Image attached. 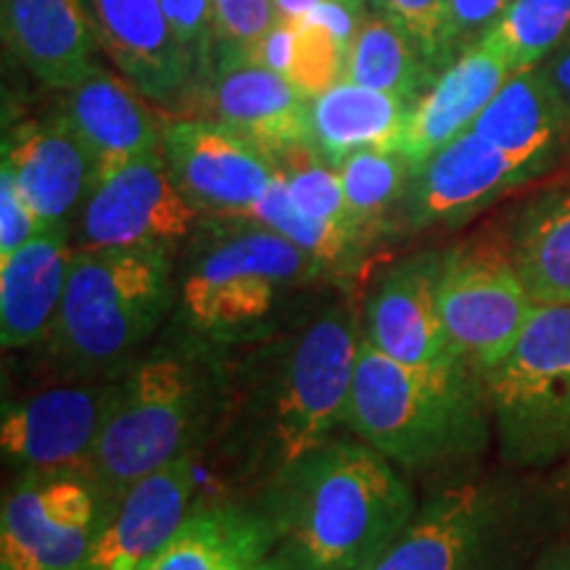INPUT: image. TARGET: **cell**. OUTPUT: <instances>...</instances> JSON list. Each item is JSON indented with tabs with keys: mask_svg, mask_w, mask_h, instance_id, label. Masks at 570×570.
Masks as SVG:
<instances>
[{
	"mask_svg": "<svg viewBox=\"0 0 570 570\" xmlns=\"http://www.w3.org/2000/svg\"><path fill=\"white\" fill-rule=\"evenodd\" d=\"M439 306L452 352L483 381L537 309L512 259L510 230H483L444 248Z\"/></svg>",
	"mask_w": 570,
	"mask_h": 570,
	"instance_id": "9",
	"label": "cell"
},
{
	"mask_svg": "<svg viewBox=\"0 0 570 570\" xmlns=\"http://www.w3.org/2000/svg\"><path fill=\"white\" fill-rule=\"evenodd\" d=\"M412 104L352 80L309 101V146L338 167L346 156L362 148H394L407 122Z\"/></svg>",
	"mask_w": 570,
	"mask_h": 570,
	"instance_id": "25",
	"label": "cell"
},
{
	"mask_svg": "<svg viewBox=\"0 0 570 570\" xmlns=\"http://www.w3.org/2000/svg\"><path fill=\"white\" fill-rule=\"evenodd\" d=\"M42 225H71L92 183V161L61 111L3 135V167Z\"/></svg>",
	"mask_w": 570,
	"mask_h": 570,
	"instance_id": "18",
	"label": "cell"
},
{
	"mask_svg": "<svg viewBox=\"0 0 570 570\" xmlns=\"http://www.w3.org/2000/svg\"><path fill=\"white\" fill-rule=\"evenodd\" d=\"M441 259L444 252L439 248H420L391 262L365 296L362 336L402 365L458 373L468 367L452 352L441 320Z\"/></svg>",
	"mask_w": 570,
	"mask_h": 570,
	"instance_id": "13",
	"label": "cell"
},
{
	"mask_svg": "<svg viewBox=\"0 0 570 570\" xmlns=\"http://www.w3.org/2000/svg\"><path fill=\"white\" fill-rule=\"evenodd\" d=\"M227 377L219 344L188 325L114 375L90 470L92 487L109 508L135 481L194 454L227 407Z\"/></svg>",
	"mask_w": 570,
	"mask_h": 570,
	"instance_id": "3",
	"label": "cell"
},
{
	"mask_svg": "<svg viewBox=\"0 0 570 570\" xmlns=\"http://www.w3.org/2000/svg\"><path fill=\"white\" fill-rule=\"evenodd\" d=\"M510 75L515 71L508 56L497 51L491 42L481 40L458 61L449 63L431 88L417 98L399 135L396 151L420 167L428 156L473 127L479 114L487 109V104Z\"/></svg>",
	"mask_w": 570,
	"mask_h": 570,
	"instance_id": "21",
	"label": "cell"
},
{
	"mask_svg": "<svg viewBox=\"0 0 570 570\" xmlns=\"http://www.w3.org/2000/svg\"><path fill=\"white\" fill-rule=\"evenodd\" d=\"M273 547V520L262 504L217 502L190 510L142 570H252Z\"/></svg>",
	"mask_w": 570,
	"mask_h": 570,
	"instance_id": "24",
	"label": "cell"
},
{
	"mask_svg": "<svg viewBox=\"0 0 570 570\" xmlns=\"http://www.w3.org/2000/svg\"><path fill=\"white\" fill-rule=\"evenodd\" d=\"M373 11L394 21L415 42L436 75L452 61L449 53V6L446 0H370Z\"/></svg>",
	"mask_w": 570,
	"mask_h": 570,
	"instance_id": "34",
	"label": "cell"
},
{
	"mask_svg": "<svg viewBox=\"0 0 570 570\" xmlns=\"http://www.w3.org/2000/svg\"><path fill=\"white\" fill-rule=\"evenodd\" d=\"M114 377L59 381L3 399L0 446L24 475H88L96 458Z\"/></svg>",
	"mask_w": 570,
	"mask_h": 570,
	"instance_id": "11",
	"label": "cell"
},
{
	"mask_svg": "<svg viewBox=\"0 0 570 570\" xmlns=\"http://www.w3.org/2000/svg\"><path fill=\"white\" fill-rule=\"evenodd\" d=\"M6 3H9V0H0V9H3V6H6Z\"/></svg>",
	"mask_w": 570,
	"mask_h": 570,
	"instance_id": "44",
	"label": "cell"
},
{
	"mask_svg": "<svg viewBox=\"0 0 570 570\" xmlns=\"http://www.w3.org/2000/svg\"><path fill=\"white\" fill-rule=\"evenodd\" d=\"M348 217L367 244L386 230L391 214L402 212L415 164L394 148H362L338 164Z\"/></svg>",
	"mask_w": 570,
	"mask_h": 570,
	"instance_id": "29",
	"label": "cell"
},
{
	"mask_svg": "<svg viewBox=\"0 0 570 570\" xmlns=\"http://www.w3.org/2000/svg\"><path fill=\"white\" fill-rule=\"evenodd\" d=\"M294 46H296V27L291 24H277L269 30L265 38L259 40V46L254 48L252 59L254 63H259V67L265 69H273L277 75H288L291 69V61H294Z\"/></svg>",
	"mask_w": 570,
	"mask_h": 570,
	"instance_id": "39",
	"label": "cell"
},
{
	"mask_svg": "<svg viewBox=\"0 0 570 570\" xmlns=\"http://www.w3.org/2000/svg\"><path fill=\"white\" fill-rule=\"evenodd\" d=\"M169 175L206 217H248L275 183L269 154L214 119H169L161 125Z\"/></svg>",
	"mask_w": 570,
	"mask_h": 570,
	"instance_id": "14",
	"label": "cell"
},
{
	"mask_svg": "<svg viewBox=\"0 0 570 570\" xmlns=\"http://www.w3.org/2000/svg\"><path fill=\"white\" fill-rule=\"evenodd\" d=\"M71 254V225H48L0 259V341L6 348H32L51 336Z\"/></svg>",
	"mask_w": 570,
	"mask_h": 570,
	"instance_id": "22",
	"label": "cell"
},
{
	"mask_svg": "<svg viewBox=\"0 0 570 570\" xmlns=\"http://www.w3.org/2000/svg\"><path fill=\"white\" fill-rule=\"evenodd\" d=\"M570 35V0H512L487 42L508 56L512 71L539 67Z\"/></svg>",
	"mask_w": 570,
	"mask_h": 570,
	"instance_id": "31",
	"label": "cell"
},
{
	"mask_svg": "<svg viewBox=\"0 0 570 570\" xmlns=\"http://www.w3.org/2000/svg\"><path fill=\"white\" fill-rule=\"evenodd\" d=\"M346 428L399 470L425 475L473 462L494 425L479 375L402 365L362 336Z\"/></svg>",
	"mask_w": 570,
	"mask_h": 570,
	"instance_id": "5",
	"label": "cell"
},
{
	"mask_svg": "<svg viewBox=\"0 0 570 570\" xmlns=\"http://www.w3.org/2000/svg\"><path fill=\"white\" fill-rule=\"evenodd\" d=\"M449 6V53L458 61L494 30L512 0H446Z\"/></svg>",
	"mask_w": 570,
	"mask_h": 570,
	"instance_id": "37",
	"label": "cell"
},
{
	"mask_svg": "<svg viewBox=\"0 0 570 570\" xmlns=\"http://www.w3.org/2000/svg\"><path fill=\"white\" fill-rule=\"evenodd\" d=\"M3 40L42 85L69 90L98 67L96 21L82 0H9Z\"/></svg>",
	"mask_w": 570,
	"mask_h": 570,
	"instance_id": "23",
	"label": "cell"
},
{
	"mask_svg": "<svg viewBox=\"0 0 570 570\" xmlns=\"http://www.w3.org/2000/svg\"><path fill=\"white\" fill-rule=\"evenodd\" d=\"M194 454L135 481L106 512L80 570H142L194 510Z\"/></svg>",
	"mask_w": 570,
	"mask_h": 570,
	"instance_id": "17",
	"label": "cell"
},
{
	"mask_svg": "<svg viewBox=\"0 0 570 570\" xmlns=\"http://www.w3.org/2000/svg\"><path fill=\"white\" fill-rule=\"evenodd\" d=\"M248 217L273 227L275 233H281L283 238H288L291 244H296L302 252L309 254L312 259L320 262L327 277L352 273L356 262H360V252L365 248L354 227L327 223V219H317L298 212L291 204L288 194H285L281 177H275V183L269 185L267 194L248 212Z\"/></svg>",
	"mask_w": 570,
	"mask_h": 570,
	"instance_id": "30",
	"label": "cell"
},
{
	"mask_svg": "<svg viewBox=\"0 0 570 570\" xmlns=\"http://www.w3.org/2000/svg\"><path fill=\"white\" fill-rule=\"evenodd\" d=\"M175 254L167 246L71 254L59 317L46 341L56 377H114L151 346L177 306Z\"/></svg>",
	"mask_w": 570,
	"mask_h": 570,
	"instance_id": "4",
	"label": "cell"
},
{
	"mask_svg": "<svg viewBox=\"0 0 570 570\" xmlns=\"http://www.w3.org/2000/svg\"><path fill=\"white\" fill-rule=\"evenodd\" d=\"M360 341V312L331 304L259 338L227 377V407L269 481L346 425Z\"/></svg>",
	"mask_w": 570,
	"mask_h": 570,
	"instance_id": "1",
	"label": "cell"
},
{
	"mask_svg": "<svg viewBox=\"0 0 570 570\" xmlns=\"http://www.w3.org/2000/svg\"><path fill=\"white\" fill-rule=\"evenodd\" d=\"M101 51L148 101L177 106L198 88V71L161 0H88Z\"/></svg>",
	"mask_w": 570,
	"mask_h": 570,
	"instance_id": "16",
	"label": "cell"
},
{
	"mask_svg": "<svg viewBox=\"0 0 570 570\" xmlns=\"http://www.w3.org/2000/svg\"><path fill=\"white\" fill-rule=\"evenodd\" d=\"M346 46L333 32L315 21H302L296 27L294 61L285 80L296 85L304 96L315 98L338 80H344Z\"/></svg>",
	"mask_w": 570,
	"mask_h": 570,
	"instance_id": "35",
	"label": "cell"
},
{
	"mask_svg": "<svg viewBox=\"0 0 570 570\" xmlns=\"http://www.w3.org/2000/svg\"><path fill=\"white\" fill-rule=\"evenodd\" d=\"M537 173V164L465 130L415 167L402 217L415 230L458 225Z\"/></svg>",
	"mask_w": 570,
	"mask_h": 570,
	"instance_id": "15",
	"label": "cell"
},
{
	"mask_svg": "<svg viewBox=\"0 0 570 570\" xmlns=\"http://www.w3.org/2000/svg\"><path fill=\"white\" fill-rule=\"evenodd\" d=\"M529 570H570V539L547 547Z\"/></svg>",
	"mask_w": 570,
	"mask_h": 570,
	"instance_id": "42",
	"label": "cell"
},
{
	"mask_svg": "<svg viewBox=\"0 0 570 570\" xmlns=\"http://www.w3.org/2000/svg\"><path fill=\"white\" fill-rule=\"evenodd\" d=\"M61 92L59 111L88 151L92 177L138 156L161 151V125L125 77L96 67Z\"/></svg>",
	"mask_w": 570,
	"mask_h": 570,
	"instance_id": "20",
	"label": "cell"
},
{
	"mask_svg": "<svg viewBox=\"0 0 570 570\" xmlns=\"http://www.w3.org/2000/svg\"><path fill=\"white\" fill-rule=\"evenodd\" d=\"M523 518L518 489L460 481L425 499L367 570H510Z\"/></svg>",
	"mask_w": 570,
	"mask_h": 570,
	"instance_id": "8",
	"label": "cell"
},
{
	"mask_svg": "<svg viewBox=\"0 0 570 570\" xmlns=\"http://www.w3.org/2000/svg\"><path fill=\"white\" fill-rule=\"evenodd\" d=\"M491 425L512 468L570 454V304H537L515 346L483 377Z\"/></svg>",
	"mask_w": 570,
	"mask_h": 570,
	"instance_id": "7",
	"label": "cell"
},
{
	"mask_svg": "<svg viewBox=\"0 0 570 570\" xmlns=\"http://www.w3.org/2000/svg\"><path fill=\"white\" fill-rule=\"evenodd\" d=\"M320 3H325V0H273L277 21H281V24H291V27L302 24V21L309 17V13L315 11Z\"/></svg>",
	"mask_w": 570,
	"mask_h": 570,
	"instance_id": "41",
	"label": "cell"
},
{
	"mask_svg": "<svg viewBox=\"0 0 570 570\" xmlns=\"http://www.w3.org/2000/svg\"><path fill=\"white\" fill-rule=\"evenodd\" d=\"M327 281L320 262L252 217L202 214L177 267L180 323L214 344L269 336L285 291Z\"/></svg>",
	"mask_w": 570,
	"mask_h": 570,
	"instance_id": "6",
	"label": "cell"
},
{
	"mask_svg": "<svg viewBox=\"0 0 570 570\" xmlns=\"http://www.w3.org/2000/svg\"><path fill=\"white\" fill-rule=\"evenodd\" d=\"M269 159L275 164V173L281 177L285 194H288L291 204L298 212L317 219H327V223L354 227L346 209L344 185H341L338 169L331 161H325L309 142L288 146L283 151L269 154Z\"/></svg>",
	"mask_w": 570,
	"mask_h": 570,
	"instance_id": "32",
	"label": "cell"
},
{
	"mask_svg": "<svg viewBox=\"0 0 570 570\" xmlns=\"http://www.w3.org/2000/svg\"><path fill=\"white\" fill-rule=\"evenodd\" d=\"M42 227L46 225L35 217V212L21 198L13 177L0 169V259L30 244Z\"/></svg>",
	"mask_w": 570,
	"mask_h": 570,
	"instance_id": "38",
	"label": "cell"
},
{
	"mask_svg": "<svg viewBox=\"0 0 570 570\" xmlns=\"http://www.w3.org/2000/svg\"><path fill=\"white\" fill-rule=\"evenodd\" d=\"M470 130L541 169L568 132V125L550 88L541 80L539 67H533L510 75Z\"/></svg>",
	"mask_w": 570,
	"mask_h": 570,
	"instance_id": "26",
	"label": "cell"
},
{
	"mask_svg": "<svg viewBox=\"0 0 570 570\" xmlns=\"http://www.w3.org/2000/svg\"><path fill=\"white\" fill-rule=\"evenodd\" d=\"M512 259L537 304H570V188L531 198L510 223Z\"/></svg>",
	"mask_w": 570,
	"mask_h": 570,
	"instance_id": "27",
	"label": "cell"
},
{
	"mask_svg": "<svg viewBox=\"0 0 570 570\" xmlns=\"http://www.w3.org/2000/svg\"><path fill=\"white\" fill-rule=\"evenodd\" d=\"M252 570H277V568H275V562L267 558V560H262V562H259V566H254Z\"/></svg>",
	"mask_w": 570,
	"mask_h": 570,
	"instance_id": "43",
	"label": "cell"
},
{
	"mask_svg": "<svg viewBox=\"0 0 570 570\" xmlns=\"http://www.w3.org/2000/svg\"><path fill=\"white\" fill-rule=\"evenodd\" d=\"M169 24L206 82L212 71V0H161Z\"/></svg>",
	"mask_w": 570,
	"mask_h": 570,
	"instance_id": "36",
	"label": "cell"
},
{
	"mask_svg": "<svg viewBox=\"0 0 570 570\" xmlns=\"http://www.w3.org/2000/svg\"><path fill=\"white\" fill-rule=\"evenodd\" d=\"M262 508L277 570H367L417 510L402 470L356 436H333L277 473Z\"/></svg>",
	"mask_w": 570,
	"mask_h": 570,
	"instance_id": "2",
	"label": "cell"
},
{
	"mask_svg": "<svg viewBox=\"0 0 570 570\" xmlns=\"http://www.w3.org/2000/svg\"><path fill=\"white\" fill-rule=\"evenodd\" d=\"M202 214L169 175L164 154H148L92 177L71 217L75 252L127 246L180 248Z\"/></svg>",
	"mask_w": 570,
	"mask_h": 570,
	"instance_id": "10",
	"label": "cell"
},
{
	"mask_svg": "<svg viewBox=\"0 0 570 570\" xmlns=\"http://www.w3.org/2000/svg\"><path fill=\"white\" fill-rule=\"evenodd\" d=\"M541 80H544L547 88H550L554 104L566 119L568 132H570V35L566 42L554 51L550 59H544L539 63Z\"/></svg>",
	"mask_w": 570,
	"mask_h": 570,
	"instance_id": "40",
	"label": "cell"
},
{
	"mask_svg": "<svg viewBox=\"0 0 570 570\" xmlns=\"http://www.w3.org/2000/svg\"><path fill=\"white\" fill-rule=\"evenodd\" d=\"M417 46L394 21L377 11H367L360 30L346 48L344 80L365 88L391 92L415 106L417 98L436 80Z\"/></svg>",
	"mask_w": 570,
	"mask_h": 570,
	"instance_id": "28",
	"label": "cell"
},
{
	"mask_svg": "<svg viewBox=\"0 0 570 570\" xmlns=\"http://www.w3.org/2000/svg\"><path fill=\"white\" fill-rule=\"evenodd\" d=\"M109 504L88 475H24L6 491L0 570H80Z\"/></svg>",
	"mask_w": 570,
	"mask_h": 570,
	"instance_id": "12",
	"label": "cell"
},
{
	"mask_svg": "<svg viewBox=\"0 0 570 570\" xmlns=\"http://www.w3.org/2000/svg\"><path fill=\"white\" fill-rule=\"evenodd\" d=\"M214 122L244 135L265 154L309 142V96L273 69L248 59L214 61L206 77Z\"/></svg>",
	"mask_w": 570,
	"mask_h": 570,
	"instance_id": "19",
	"label": "cell"
},
{
	"mask_svg": "<svg viewBox=\"0 0 570 570\" xmlns=\"http://www.w3.org/2000/svg\"><path fill=\"white\" fill-rule=\"evenodd\" d=\"M275 24L273 0H212V67L214 61L252 59Z\"/></svg>",
	"mask_w": 570,
	"mask_h": 570,
	"instance_id": "33",
	"label": "cell"
}]
</instances>
